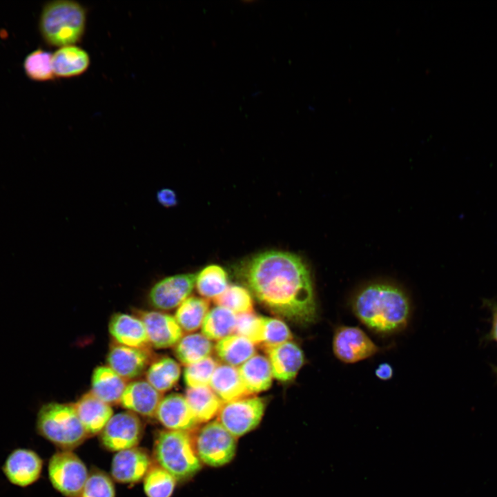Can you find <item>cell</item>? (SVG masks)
I'll return each instance as SVG.
<instances>
[{
    "mask_svg": "<svg viewBox=\"0 0 497 497\" xmlns=\"http://www.w3.org/2000/svg\"><path fill=\"white\" fill-rule=\"evenodd\" d=\"M242 275L257 300L271 312L302 325L315 320L317 307L310 271L298 256L266 251L249 260Z\"/></svg>",
    "mask_w": 497,
    "mask_h": 497,
    "instance_id": "6da1fadb",
    "label": "cell"
},
{
    "mask_svg": "<svg viewBox=\"0 0 497 497\" xmlns=\"http://www.w3.org/2000/svg\"><path fill=\"white\" fill-rule=\"evenodd\" d=\"M351 304L360 322L380 334L403 329L411 311L406 293L399 286L387 282H373L361 288L353 297Z\"/></svg>",
    "mask_w": 497,
    "mask_h": 497,
    "instance_id": "7a4b0ae2",
    "label": "cell"
},
{
    "mask_svg": "<svg viewBox=\"0 0 497 497\" xmlns=\"http://www.w3.org/2000/svg\"><path fill=\"white\" fill-rule=\"evenodd\" d=\"M86 23L87 10L81 3L57 0L43 6L39 28L46 43L60 48L79 43L85 34Z\"/></svg>",
    "mask_w": 497,
    "mask_h": 497,
    "instance_id": "3957f363",
    "label": "cell"
},
{
    "mask_svg": "<svg viewBox=\"0 0 497 497\" xmlns=\"http://www.w3.org/2000/svg\"><path fill=\"white\" fill-rule=\"evenodd\" d=\"M36 430L63 450L70 451L88 436L73 405L59 402H48L40 407Z\"/></svg>",
    "mask_w": 497,
    "mask_h": 497,
    "instance_id": "277c9868",
    "label": "cell"
},
{
    "mask_svg": "<svg viewBox=\"0 0 497 497\" xmlns=\"http://www.w3.org/2000/svg\"><path fill=\"white\" fill-rule=\"evenodd\" d=\"M154 455L158 465L171 474L176 480L191 478L202 467L193 439L189 432L173 430L161 431L155 440Z\"/></svg>",
    "mask_w": 497,
    "mask_h": 497,
    "instance_id": "5b68a950",
    "label": "cell"
},
{
    "mask_svg": "<svg viewBox=\"0 0 497 497\" xmlns=\"http://www.w3.org/2000/svg\"><path fill=\"white\" fill-rule=\"evenodd\" d=\"M193 443L200 461L216 467L230 462L237 449L236 437L217 420L208 422L200 428Z\"/></svg>",
    "mask_w": 497,
    "mask_h": 497,
    "instance_id": "8992f818",
    "label": "cell"
},
{
    "mask_svg": "<svg viewBox=\"0 0 497 497\" xmlns=\"http://www.w3.org/2000/svg\"><path fill=\"white\" fill-rule=\"evenodd\" d=\"M48 471L52 487L66 497H80L89 476L84 463L69 450L53 454Z\"/></svg>",
    "mask_w": 497,
    "mask_h": 497,
    "instance_id": "52a82bcc",
    "label": "cell"
},
{
    "mask_svg": "<svg viewBox=\"0 0 497 497\" xmlns=\"http://www.w3.org/2000/svg\"><path fill=\"white\" fill-rule=\"evenodd\" d=\"M264 409V400L251 396L223 403L217 413V421L237 438L246 434L257 427Z\"/></svg>",
    "mask_w": 497,
    "mask_h": 497,
    "instance_id": "ba28073f",
    "label": "cell"
},
{
    "mask_svg": "<svg viewBox=\"0 0 497 497\" xmlns=\"http://www.w3.org/2000/svg\"><path fill=\"white\" fill-rule=\"evenodd\" d=\"M142 432V424L135 413L119 412L113 415L101 431V440L107 449L119 451L135 447Z\"/></svg>",
    "mask_w": 497,
    "mask_h": 497,
    "instance_id": "9c48e42d",
    "label": "cell"
},
{
    "mask_svg": "<svg viewBox=\"0 0 497 497\" xmlns=\"http://www.w3.org/2000/svg\"><path fill=\"white\" fill-rule=\"evenodd\" d=\"M333 351L342 362L355 363L371 357L380 347L360 328L340 326L335 331Z\"/></svg>",
    "mask_w": 497,
    "mask_h": 497,
    "instance_id": "30bf717a",
    "label": "cell"
},
{
    "mask_svg": "<svg viewBox=\"0 0 497 497\" xmlns=\"http://www.w3.org/2000/svg\"><path fill=\"white\" fill-rule=\"evenodd\" d=\"M196 275L183 273L166 277L155 283L149 291V301L155 308L170 310L179 306L191 295L195 286Z\"/></svg>",
    "mask_w": 497,
    "mask_h": 497,
    "instance_id": "8fae6325",
    "label": "cell"
},
{
    "mask_svg": "<svg viewBox=\"0 0 497 497\" xmlns=\"http://www.w3.org/2000/svg\"><path fill=\"white\" fill-rule=\"evenodd\" d=\"M43 460L35 451L26 448L14 449L6 458L2 471L14 485L26 487L41 476Z\"/></svg>",
    "mask_w": 497,
    "mask_h": 497,
    "instance_id": "7c38bea8",
    "label": "cell"
},
{
    "mask_svg": "<svg viewBox=\"0 0 497 497\" xmlns=\"http://www.w3.org/2000/svg\"><path fill=\"white\" fill-rule=\"evenodd\" d=\"M149 344L157 349L175 346L183 337V330L175 317L159 311H140Z\"/></svg>",
    "mask_w": 497,
    "mask_h": 497,
    "instance_id": "4fadbf2b",
    "label": "cell"
},
{
    "mask_svg": "<svg viewBox=\"0 0 497 497\" xmlns=\"http://www.w3.org/2000/svg\"><path fill=\"white\" fill-rule=\"evenodd\" d=\"M155 416L168 430L189 432L199 423L185 396L178 393L163 397Z\"/></svg>",
    "mask_w": 497,
    "mask_h": 497,
    "instance_id": "5bb4252c",
    "label": "cell"
},
{
    "mask_svg": "<svg viewBox=\"0 0 497 497\" xmlns=\"http://www.w3.org/2000/svg\"><path fill=\"white\" fill-rule=\"evenodd\" d=\"M150 458L137 447L117 451L111 464L113 478L121 483H134L146 476L150 467Z\"/></svg>",
    "mask_w": 497,
    "mask_h": 497,
    "instance_id": "9a60e30c",
    "label": "cell"
},
{
    "mask_svg": "<svg viewBox=\"0 0 497 497\" xmlns=\"http://www.w3.org/2000/svg\"><path fill=\"white\" fill-rule=\"evenodd\" d=\"M150 360L145 349L115 344L107 355L108 367L124 380L133 379L142 373Z\"/></svg>",
    "mask_w": 497,
    "mask_h": 497,
    "instance_id": "2e32d148",
    "label": "cell"
},
{
    "mask_svg": "<svg viewBox=\"0 0 497 497\" xmlns=\"http://www.w3.org/2000/svg\"><path fill=\"white\" fill-rule=\"evenodd\" d=\"M162 398V393L146 380H136L126 385L120 403L134 413L154 417Z\"/></svg>",
    "mask_w": 497,
    "mask_h": 497,
    "instance_id": "e0dca14e",
    "label": "cell"
},
{
    "mask_svg": "<svg viewBox=\"0 0 497 497\" xmlns=\"http://www.w3.org/2000/svg\"><path fill=\"white\" fill-rule=\"evenodd\" d=\"M273 376L280 381L293 379L304 364L302 349L291 341L264 349Z\"/></svg>",
    "mask_w": 497,
    "mask_h": 497,
    "instance_id": "ac0fdd59",
    "label": "cell"
},
{
    "mask_svg": "<svg viewBox=\"0 0 497 497\" xmlns=\"http://www.w3.org/2000/svg\"><path fill=\"white\" fill-rule=\"evenodd\" d=\"M72 405L88 436L101 432L113 415L110 405L91 391L83 395Z\"/></svg>",
    "mask_w": 497,
    "mask_h": 497,
    "instance_id": "d6986e66",
    "label": "cell"
},
{
    "mask_svg": "<svg viewBox=\"0 0 497 497\" xmlns=\"http://www.w3.org/2000/svg\"><path fill=\"white\" fill-rule=\"evenodd\" d=\"M209 385L224 403L253 396L245 387L239 369L228 364L217 365Z\"/></svg>",
    "mask_w": 497,
    "mask_h": 497,
    "instance_id": "ffe728a7",
    "label": "cell"
},
{
    "mask_svg": "<svg viewBox=\"0 0 497 497\" xmlns=\"http://www.w3.org/2000/svg\"><path fill=\"white\" fill-rule=\"evenodd\" d=\"M108 327L110 333L119 344L145 349L149 344L145 326L139 318L116 313L112 316Z\"/></svg>",
    "mask_w": 497,
    "mask_h": 497,
    "instance_id": "44dd1931",
    "label": "cell"
},
{
    "mask_svg": "<svg viewBox=\"0 0 497 497\" xmlns=\"http://www.w3.org/2000/svg\"><path fill=\"white\" fill-rule=\"evenodd\" d=\"M90 64L87 51L77 45L58 48L52 55V66L55 77L72 78L87 71Z\"/></svg>",
    "mask_w": 497,
    "mask_h": 497,
    "instance_id": "7402d4cb",
    "label": "cell"
},
{
    "mask_svg": "<svg viewBox=\"0 0 497 497\" xmlns=\"http://www.w3.org/2000/svg\"><path fill=\"white\" fill-rule=\"evenodd\" d=\"M126 385V380L109 367L100 366L93 371L91 392L110 405L120 403Z\"/></svg>",
    "mask_w": 497,
    "mask_h": 497,
    "instance_id": "603a6c76",
    "label": "cell"
},
{
    "mask_svg": "<svg viewBox=\"0 0 497 497\" xmlns=\"http://www.w3.org/2000/svg\"><path fill=\"white\" fill-rule=\"evenodd\" d=\"M238 369L245 387L253 395L270 388L273 376L266 358L255 355Z\"/></svg>",
    "mask_w": 497,
    "mask_h": 497,
    "instance_id": "cb8c5ba5",
    "label": "cell"
},
{
    "mask_svg": "<svg viewBox=\"0 0 497 497\" xmlns=\"http://www.w3.org/2000/svg\"><path fill=\"white\" fill-rule=\"evenodd\" d=\"M185 398L199 423L213 418L224 403L208 386L188 388Z\"/></svg>",
    "mask_w": 497,
    "mask_h": 497,
    "instance_id": "d4e9b609",
    "label": "cell"
},
{
    "mask_svg": "<svg viewBox=\"0 0 497 497\" xmlns=\"http://www.w3.org/2000/svg\"><path fill=\"white\" fill-rule=\"evenodd\" d=\"M217 356L228 365L241 366L255 355V344L248 339L233 334L219 340L215 345Z\"/></svg>",
    "mask_w": 497,
    "mask_h": 497,
    "instance_id": "484cf974",
    "label": "cell"
},
{
    "mask_svg": "<svg viewBox=\"0 0 497 497\" xmlns=\"http://www.w3.org/2000/svg\"><path fill=\"white\" fill-rule=\"evenodd\" d=\"M237 315L233 311L216 306L209 311L202 324V333L212 340H220L235 333Z\"/></svg>",
    "mask_w": 497,
    "mask_h": 497,
    "instance_id": "4316f807",
    "label": "cell"
},
{
    "mask_svg": "<svg viewBox=\"0 0 497 497\" xmlns=\"http://www.w3.org/2000/svg\"><path fill=\"white\" fill-rule=\"evenodd\" d=\"M180 367L173 359L168 357L153 362L147 369L146 381L160 393L170 389L178 381Z\"/></svg>",
    "mask_w": 497,
    "mask_h": 497,
    "instance_id": "83f0119b",
    "label": "cell"
},
{
    "mask_svg": "<svg viewBox=\"0 0 497 497\" xmlns=\"http://www.w3.org/2000/svg\"><path fill=\"white\" fill-rule=\"evenodd\" d=\"M213 351V344L202 334L191 333L183 336L175 345L177 358L185 365L197 362L207 357Z\"/></svg>",
    "mask_w": 497,
    "mask_h": 497,
    "instance_id": "f1b7e54d",
    "label": "cell"
},
{
    "mask_svg": "<svg viewBox=\"0 0 497 497\" xmlns=\"http://www.w3.org/2000/svg\"><path fill=\"white\" fill-rule=\"evenodd\" d=\"M208 310L207 300L188 297L178 306L175 318L183 331L191 332L202 327Z\"/></svg>",
    "mask_w": 497,
    "mask_h": 497,
    "instance_id": "f546056e",
    "label": "cell"
},
{
    "mask_svg": "<svg viewBox=\"0 0 497 497\" xmlns=\"http://www.w3.org/2000/svg\"><path fill=\"white\" fill-rule=\"evenodd\" d=\"M195 286L202 296L215 299L227 288V274L221 266L209 265L196 275Z\"/></svg>",
    "mask_w": 497,
    "mask_h": 497,
    "instance_id": "4dcf8cb0",
    "label": "cell"
},
{
    "mask_svg": "<svg viewBox=\"0 0 497 497\" xmlns=\"http://www.w3.org/2000/svg\"><path fill=\"white\" fill-rule=\"evenodd\" d=\"M52 54L42 48L29 53L23 61L27 77L36 81H48L55 79L52 66Z\"/></svg>",
    "mask_w": 497,
    "mask_h": 497,
    "instance_id": "1f68e13d",
    "label": "cell"
},
{
    "mask_svg": "<svg viewBox=\"0 0 497 497\" xmlns=\"http://www.w3.org/2000/svg\"><path fill=\"white\" fill-rule=\"evenodd\" d=\"M176 480L158 465L150 467L144 479V489L148 497H170Z\"/></svg>",
    "mask_w": 497,
    "mask_h": 497,
    "instance_id": "d6a6232c",
    "label": "cell"
},
{
    "mask_svg": "<svg viewBox=\"0 0 497 497\" xmlns=\"http://www.w3.org/2000/svg\"><path fill=\"white\" fill-rule=\"evenodd\" d=\"M214 302L236 315L253 312L251 294L244 287L237 285L228 286L222 294L214 299Z\"/></svg>",
    "mask_w": 497,
    "mask_h": 497,
    "instance_id": "836d02e7",
    "label": "cell"
},
{
    "mask_svg": "<svg viewBox=\"0 0 497 497\" xmlns=\"http://www.w3.org/2000/svg\"><path fill=\"white\" fill-rule=\"evenodd\" d=\"M217 367V362L210 356L188 365L184 372L186 384L188 388L208 386Z\"/></svg>",
    "mask_w": 497,
    "mask_h": 497,
    "instance_id": "e575fe53",
    "label": "cell"
},
{
    "mask_svg": "<svg viewBox=\"0 0 497 497\" xmlns=\"http://www.w3.org/2000/svg\"><path fill=\"white\" fill-rule=\"evenodd\" d=\"M263 331V317L253 312L237 315L235 334L248 339L254 344H261Z\"/></svg>",
    "mask_w": 497,
    "mask_h": 497,
    "instance_id": "d590c367",
    "label": "cell"
},
{
    "mask_svg": "<svg viewBox=\"0 0 497 497\" xmlns=\"http://www.w3.org/2000/svg\"><path fill=\"white\" fill-rule=\"evenodd\" d=\"M264 331L262 346L264 349L271 348L292 339V334L287 325L282 320L263 317Z\"/></svg>",
    "mask_w": 497,
    "mask_h": 497,
    "instance_id": "8d00e7d4",
    "label": "cell"
},
{
    "mask_svg": "<svg viewBox=\"0 0 497 497\" xmlns=\"http://www.w3.org/2000/svg\"><path fill=\"white\" fill-rule=\"evenodd\" d=\"M80 497H115L114 484L107 474L92 472L88 476Z\"/></svg>",
    "mask_w": 497,
    "mask_h": 497,
    "instance_id": "74e56055",
    "label": "cell"
},
{
    "mask_svg": "<svg viewBox=\"0 0 497 497\" xmlns=\"http://www.w3.org/2000/svg\"><path fill=\"white\" fill-rule=\"evenodd\" d=\"M157 199L161 204L165 206H172L177 203L175 193L169 188L160 190L157 193Z\"/></svg>",
    "mask_w": 497,
    "mask_h": 497,
    "instance_id": "f35d334b",
    "label": "cell"
},
{
    "mask_svg": "<svg viewBox=\"0 0 497 497\" xmlns=\"http://www.w3.org/2000/svg\"><path fill=\"white\" fill-rule=\"evenodd\" d=\"M376 376L382 380H388L393 376V369L388 363L380 364L375 371Z\"/></svg>",
    "mask_w": 497,
    "mask_h": 497,
    "instance_id": "ab89813d",
    "label": "cell"
},
{
    "mask_svg": "<svg viewBox=\"0 0 497 497\" xmlns=\"http://www.w3.org/2000/svg\"><path fill=\"white\" fill-rule=\"evenodd\" d=\"M493 335L495 339L497 340V313L495 315L493 323Z\"/></svg>",
    "mask_w": 497,
    "mask_h": 497,
    "instance_id": "60d3db41",
    "label": "cell"
}]
</instances>
